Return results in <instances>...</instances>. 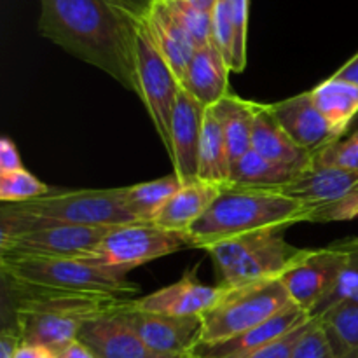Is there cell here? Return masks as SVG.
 Instances as JSON below:
<instances>
[{
    "instance_id": "cell-1",
    "label": "cell",
    "mask_w": 358,
    "mask_h": 358,
    "mask_svg": "<svg viewBox=\"0 0 358 358\" xmlns=\"http://www.w3.org/2000/svg\"><path fill=\"white\" fill-rule=\"evenodd\" d=\"M152 0H41L38 31L136 93V30Z\"/></svg>"
},
{
    "instance_id": "cell-2",
    "label": "cell",
    "mask_w": 358,
    "mask_h": 358,
    "mask_svg": "<svg viewBox=\"0 0 358 358\" xmlns=\"http://www.w3.org/2000/svg\"><path fill=\"white\" fill-rule=\"evenodd\" d=\"M317 206L289 198L275 189H252L224 185L219 198L205 215L189 229V247H206L243 234L273 231L311 222Z\"/></svg>"
},
{
    "instance_id": "cell-3",
    "label": "cell",
    "mask_w": 358,
    "mask_h": 358,
    "mask_svg": "<svg viewBox=\"0 0 358 358\" xmlns=\"http://www.w3.org/2000/svg\"><path fill=\"white\" fill-rule=\"evenodd\" d=\"M0 271L13 297L30 294H87L126 299L140 292L121 269L90 264L83 259L21 257L0 254Z\"/></svg>"
},
{
    "instance_id": "cell-4",
    "label": "cell",
    "mask_w": 358,
    "mask_h": 358,
    "mask_svg": "<svg viewBox=\"0 0 358 358\" xmlns=\"http://www.w3.org/2000/svg\"><path fill=\"white\" fill-rule=\"evenodd\" d=\"M126 187L49 192L27 203H3L0 236L44 226H124L136 222L124 203Z\"/></svg>"
},
{
    "instance_id": "cell-5",
    "label": "cell",
    "mask_w": 358,
    "mask_h": 358,
    "mask_svg": "<svg viewBox=\"0 0 358 358\" xmlns=\"http://www.w3.org/2000/svg\"><path fill=\"white\" fill-rule=\"evenodd\" d=\"M14 299V325L23 343L55 352L76 341L86 322L117 310L124 301L87 294H30Z\"/></svg>"
},
{
    "instance_id": "cell-6",
    "label": "cell",
    "mask_w": 358,
    "mask_h": 358,
    "mask_svg": "<svg viewBox=\"0 0 358 358\" xmlns=\"http://www.w3.org/2000/svg\"><path fill=\"white\" fill-rule=\"evenodd\" d=\"M306 250L290 245L282 229L243 234L205 248L215 264L222 289L280 278Z\"/></svg>"
},
{
    "instance_id": "cell-7",
    "label": "cell",
    "mask_w": 358,
    "mask_h": 358,
    "mask_svg": "<svg viewBox=\"0 0 358 358\" xmlns=\"http://www.w3.org/2000/svg\"><path fill=\"white\" fill-rule=\"evenodd\" d=\"M290 304L292 301L278 278L222 289L217 303L201 315L203 336L199 345H213L243 334Z\"/></svg>"
},
{
    "instance_id": "cell-8",
    "label": "cell",
    "mask_w": 358,
    "mask_h": 358,
    "mask_svg": "<svg viewBox=\"0 0 358 358\" xmlns=\"http://www.w3.org/2000/svg\"><path fill=\"white\" fill-rule=\"evenodd\" d=\"M185 247H189L187 234L156 224L133 222L114 227L96 248L80 259L101 268L129 271Z\"/></svg>"
},
{
    "instance_id": "cell-9",
    "label": "cell",
    "mask_w": 358,
    "mask_h": 358,
    "mask_svg": "<svg viewBox=\"0 0 358 358\" xmlns=\"http://www.w3.org/2000/svg\"><path fill=\"white\" fill-rule=\"evenodd\" d=\"M135 72H136V94L145 105L149 117L156 128L157 135L163 140L166 150H170V129L173 117L175 103L182 86L177 76L159 49L154 44L145 17L138 24L135 41Z\"/></svg>"
},
{
    "instance_id": "cell-10",
    "label": "cell",
    "mask_w": 358,
    "mask_h": 358,
    "mask_svg": "<svg viewBox=\"0 0 358 358\" xmlns=\"http://www.w3.org/2000/svg\"><path fill=\"white\" fill-rule=\"evenodd\" d=\"M117 226H44L0 236V254L21 257L80 259Z\"/></svg>"
},
{
    "instance_id": "cell-11",
    "label": "cell",
    "mask_w": 358,
    "mask_h": 358,
    "mask_svg": "<svg viewBox=\"0 0 358 358\" xmlns=\"http://www.w3.org/2000/svg\"><path fill=\"white\" fill-rule=\"evenodd\" d=\"M346 264V254L334 243L325 248H308L306 254L280 276L296 306L313 317L318 308L332 294Z\"/></svg>"
},
{
    "instance_id": "cell-12",
    "label": "cell",
    "mask_w": 358,
    "mask_h": 358,
    "mask_svg": "<svg viewBox=\"0 0 358 358\" xmlns=\"http://www.w3.org/2000/svg\"><path fill=\"white\" fill-rule=\"evenodd\" d=\"M121 315L133 331L152 352L170 357L192 355L201 343V317H168V315L147 313L131 306L126 299L121 306Z\"/></svg>"
},
{
    "instance_id": "cell-13",
    "label": "cell",
    "mask_w": 358,
    "mask_h": 358,
    "mask_svg": "<svg viewBox=\"0 0 358 358\" xmlns=\"http://www.w3.org/2000/svg\"><path fill=\"white\" fill-rule=\"evenodd\" d=\"M206 107L187 91L180 90L170 129V159L180 182L199 178V147Z\"/></svg>"
},
{
    "instance_id": "cell-14",
    "label": "cell",
    "mask_w": 358,
    "mask_h": 358,
    "mask_svg": "<svg viewBox=\"0 0 358 358\" xmlns=\"http://www.w3.org/2000/svg\"><path fill=\"white\" fill-rule=\"evenodd\" d=\"M126 301V299H124ZM122 301V303H124ZM121 303V306H122ZM121 306L110 313L100 315L86 322L80 329L79 339L86 345L96 358H187L170 357L152 352L140 336L133 331L131 325L121 315Z\"/></svg>"
},
{
    "instance_id": "cell-15",
    "label": "cell",
    "mask_w": 358,
    "mask_h": 358,
    "mask_svg": "<svg viewBox=\"0 0 358 358\" xmlns=\"http://www.w3.org/2000/svg\"><path fill=\"white\" fill-rule=\"evenodd\" d=\"M269 108L290 138L311 156H317L325 147L341 140L317 108L311 91L276 101Z\"/></svg>"
},
{
    "instance_id": "cell-16",
    "label": "cell",
    "mask_w": 358,
    "mask_h": 358,
    "mask_svg": "<svg viewBox=\"0 0 358 358\" xmlns=\"http://www.w3.org/2000/svg\"><path fill=\"white\" fill-rule=\"evenodd\" d=\"M220 292L222 289L219 285H205L194 276L185 275L178 282L142 296L140 299H131L129 303L133 308L147 313L168 317H201L217 303Z\"/></svg>"
},
{
    "instance_id": "cell-17",
    "label": "cell",
    "mask_w": 358,
    "mask_h": 358,
    "mask_svg": "<svg viewBox=\"0 0 358 358\" xmlns=\"http://www.w3.org/2000/svg\"><path fill=\"white\" fill-rule=\"evenodd\" d=\"M308 318H311L310 315L304 313L299 306L292 303L289 308L269 318L268 322L243 332V334H238L226 341L213 343V345H198L192 352V358H234L245 355V353H250L276 341L287 332L304 324Z\"/></svg>"
},
{
    "instance_id": "cell-18",
    "label": "cell",
    "mask_w": 358,
    "mask_h": 358,
    "mask_svg": "<svg viewBox=\"0 0 358 358\" xmlns=\"http://www.w3.org/2000/svg\"><path fill=\"white\" fill-rule=\"evenodd\" d=\"M358 184V171L311 163L299 171L290 184L278 189L289 198L311 206H324L338 201Z\"/></svg>"
},
{
    "instance_id": "cell-19",
    "label": "cell",
    "mask_w": 358,
    "mask_h": 358,
    "mask_svg": "<svg viewBox=\"0 0 358 358\" xmlns=\"http://www.w3.org/2000/svg\"><path fill=\"white\" fill-rule=\"evenodd\" d=\"M229 65L217 48L215 42L201 45L196 49L187 70L180 80L182 90L187 91L205 107H213L219 103L229 87Z\"/></svg>"
},
{
    "instance_id": "cell-20",
    "label": "cell",
    "mask_w": 358,
    "mask_h": 358,
    "mask_svg": "<svg viewBox=\"0 0 358 358\" xmlns=\"http://www.w3.org/2000/svg\"><path fill=\"white\" fill-rule=\"evenodd\" d=\"M222 187L224 185L201 180V178L182 182L178 191L168 199L154 224L163 229L187 234L189 229L205 215L206 210L219 198Z\"/></svg>"
},
{
    "instance_id": "cell-21",
    "label": "cell",
    "mask_w": 358,
    "mask_h": 358,
    "mask_svg": "<svg viewBox=\"0 0 358 358\" xmlns=\"http://www.w3.org/2000/svg\"><path fill=\"white\" fill-rule=\"evenodd\" d=\"M145 24L156 48L159 49L180 83L198 49L196 44L189 37L187 31L178 24V21L171 16L163 0H152L149 13L145 14Z\"/></svg>"
},
{
    "instance_id": "cell-22",
    "label": "cell",
    "mask_w": 358,
    "mask_h": 358,
    "mask_svg": "<svg viewBox=\"0 0 358 358\" xmlns=\"http://www.w3.org/2000/svg\"><path fill=\"white\" fill-rule=\"evenodd\" d=\"M252 150L262 157L285 166L304 170L313 163V156L308 150L301 149L289 136V133L280 126L269 105L261 103L257 108L252 131Z\"/></svg>"
},
{
    "instance_id": "cell-23",
    "label": "cell",
    "mask_w": 358,
    "mask_h": 358,
    "mask_svg": "<svg viewBox=\"0 0 358 358\" xmlns=\"http://www.w3.org/2000/svg\"><path fill=\"white\" fill-rule=\"evenodd\" d=\"M257 101L245 100L236 94H226L219 103L213 105L231 159V170L234 164L252 150V131H254L255 114L259 108Z\"/></svg>"
},
{
    "instance_id": "cell-24",
    "label": "cell",
    "mask_w": 358,
    "mask_h": 358,
    "mask_svg": "<svg viewBox=\"0 0 358 358\" xmlns=\"http://www.w3.org/2000/svg\"><path fill=\"white\" fill-rule=\"evenodd\" d=\"M311 96L336 135L343 138L358 114V86L348 80L329 77L311 90Z\"/></svg>"
},
{
    "instance_id": "cell-25",
    "label": "cell",
    "mask_w": 358,
    "mask_h": 358,
    "mask_svg": "<svg viewBox=\"0 0 358 358\" xmlns=\"http://www.w3.org/2000/svg\"><path fill=\"white\" fill-rule=\"evenodd\" d=\"M201 180L227 185L231 180V159L227 152L222 126L213 107H206L203 119L201 147H199V175Z\"/></svg>"
},
{
    "instance_id": "cell-26",
    "label": "cell",
    "mask_w": 358,
    "mask_h": 358,
    "mask_svg": "<svg viewBox=\"0 0 358 358\" xmlns=\"http://www.w3.org/2000/svg\"><path fill=\"white\" fill-rule=\"evenodd\" d=\"M301 170L285 164L275 163L255 150H248L231 170V180L227 185L252 189H282L299 175Z\"/></svg>"
},
{
    "instance_id": "cell-27",
    "label": "cell",
    "mask_w": 358,
    "mask_h": 358,
    "mask_svg": "<svg viewBox=\"0 0 358 358\" xmlns=\"http://www.w3.org/2000/svg\"><path fill=\"white\" fill-rule=\"evenodd\" d=\"M315 318L320 320L334 358H358V303L341 301Z\"/></svg>"
},
{
    "instance_id": "cell-28",
    "label": "cell",
    "mask_w": 358,
    "mask_h": 358,
    "mask_svg": "<svg viewBox=\"0 0 358 358\" xmlns=\"http://www.w3.org/2000/svg\"><path fill=\"white\" fill-rule=\"evenodd\" d=\"M180 185L182 182L175 173L156 178V180L129 185L124 192L126 210L136 222L154 224L163 206L178 191Z\"/></svg>"
},
{
    "instance_id": "cell-29",
    "label": "cell",
    "mask_w": 358,
    "mask_h": 358,
    "mask_svg": "<svg viewBox=\"0 0 358 358\" xmlns=\"http://www.w3.org/2000/svg\"><path fill=\"white\" fill-rule=\"evenodd\" d=\"M334 245L346 254L345 269H343L332 294L322 303V306L318 308L313 317L320 315L332 304L341 303V301L358 303V238H346V240L334 241Z\"/></svg>"
},
{
    "instance_id": "cell-30",
    "label": "cell",
    "mask_w": 358,
    "mask_h": 358,
    "mask_svg": "<svg viewBox=\"0 0 358 358\" xmlns=\"http://www.w3.org/2000/svg\"><path fill=\"white\" fill-rule=\"evenodd\" d=\"M171 16L178 21L182 28L187 31L196 48L208 44L213 41V16L205 10L196 9L185 0H163Z\"/></svg>"
},
{
    "instance_id": "cell-31",
    "label": "cell",
    "mask_w": 358,
    "mask_h": 358,
    "mask_svg": "<svg viewBox=\"0 0 358 358\" xmlns=\"http://www.w3.org/2000/svg\"><path fill=\"white\" fill-rule=\"evenodd\" d=\"M49 187L35 175L21 168L16 171H0V199L2 203H27L49 194Z\"/></svg>"
},
{
    "instance_id": "cell-32",
    "label": "cell",
    "mask_w": 358,
    "mask_h": 358,
    "mask_svg": "<svg viewBox=\"0 0 358 358\" xmlns=\"http://www.w3.org/2000/svg\"><path fill=\"white\" fill-rule=\"evenodd\" d=\"M313 161L318 164H325V166L358 171V131L343 136L341 140L325 147L317 156H313Z\"/></svg>"
},
{
    "instance_id": "cell-33",
    "label": "cell",
    "mask_w": 358,
    "mask_h": 358,
    "mask_svg": "<svg viewBox=\"0 0 358 358\" xmlns=\"http://www.w3.org/2000/svg\"><path fill=\"white\" fill-rule=\"evenodd\" d=\"M290 358H334L327 336H325L318 318L311 317L310 324L304 329Z\"/></svg>"
},
{
    "instance_id": "cell-34",
    "label": "cell",
    "mask_w": 358,
    "mask_h": 358,
    "mask_svg": "<svg viewBox=\"0 0 358 358\" xmlns=\"http://www.w3.org/2000/svg\"><path fill=\"white\" fill-rule=\"evenodd\" d=\"M358 217V184L350 189L343 198L331 205L318 206L315 210L311 222L313 224H327V222H345Z\"/></svg>"
},
{
    "instance_id": "cell-35",
    "label": "cell",
    "mask_w": 358,
    "mask_h": 358,
    "mask_svg": "<svg viewBox=\"0 0 358 358\" xmlns=\"http://www.w3.org/2000/svg\"><path fill=\"white\" fill-rule=\"evenodd\" d=\"M310 320L311 318H308L304 324H301L299 327H296L294 331L287 332L285 336L278 338L276 341L269 343V345L262 346V348L259 350H254V352L245 353V355L234 357V358H290L294 348H296L297 341H299V338L303 336L304 329H306L308 324H310Z\"/></svg>"
},
{
    "instance_id": "cell-36",
    "label": "cell",
    "mask_w": 358,
    "mask_h": 358,
    "mask_svg": "<svg viewBox=\"0 0 358 358\" xmlns=\"http://www.w3.org/2000/svg\"><path fill=\"white\" fill-rule=\"evenodd\" d=\"M229 9L231 20H233L234 30H236L238 41V56L243 65L247 66V37H248V0H226Z\"/></svg>"
},
{
    "instance_id": "cell-37",
    "label": "cell",
    "mask_w": 358,
    "mask_h": 358,
    "mask_svg": "<svg viewBox=\"0 0 358 358\" xmlns=\"http://www.w3.org/2000/svg\"><path fill=\"white\" fill-rule=\"evenodd\" d=\"M23 168L16 143L3 136L0 140V171H16Z\"/></svg>"
},
{
    "instance_id": "cell-38",
    "label": "cell",
    "mask_w": 358,
    "mask_h": 358,
    "mask_svg": "<svg viewBox=\"0 0 358 358\" xmlns=\"http://www.w3.org/2000/svg\"><path fill=\"white\" fill-rule=\"evenodd\" d=\"M21 345H23V339H21L16 325L13 324L10 327L6 325L0 332V358H14Z\"/></svg>"
},
{
    "instance_id": "cell-39",
    "label": "cell",
    "mask_w": 358,
    "mask_h": 358,
    "mask_svg": "<svg viewBox=\"0 0 358 358\" xmlns=\"http://www.w3.org/2000/svg\"><path fill=\"white\" fill-rule=\"evenodd\" d=\"M14 358H58V357H56L55 350L48 348V346L23 343Z\"/></svg>"
},
{
    "instance_id": "cell-40",
    "label": "cell",
    "mask_w": 358,
    "mask_h": 358,
    "mask_svg": "<svg viewBox=\"0 0 358 358\" xmlns=\"http://www.w3.org/2000/svg\"><path fill=\"white\" fill-rule=\"evenodd\" d=\"M56 357L58 358H96L94 357V353L91 352L86 345H83L79 339H76V341L69 343L66 346L59 348L58 352H56Z\"/></svg>"
},
{
    "instance_id": "cell-41",
    "label": "cell",
    "mask_w": 358,
    "mask_h": 358,
    "mask_svg": "<svg viewBox=\"0 0 358 358\" xmlns=\"http://www.w3.org/2000/svg\"><path fill=\"white\" fill-rule=\"evenodd\" d=\"M332 77H336V79L348 80V83L358 86V52L353 56L352 59H350V62H346L345 65H343L341 69H339Z\"/></svg>"
},
{
    "instance_id": "cell-42",
    "label": "cell",
    "mask_w": 358,
    "mask_h": 358,
    "mask_svg": "<svg viewBox=\"0 0 358 358\" xmlns=\"http://www.w3.org/2000/svg\"><path fill=\"white\" fill-rule=\"evenodd\" d=\"M185 2L191 3V6H194L196 9L205 10V13H208V14H213V10H215V6L219 0H185Z\"/></svg>"
},
{
    "instance_id": "cell-43",
    "label": "cell",
    "mask_w": 358,
    "mask_h": 358,
    "mask_svg": "<svg viewBox=\"0 0 358 358\" xmlns=\"http://www.w3.org/2000/svg\"><path fill=\"white\" fill-rule=\"evenodd\" d=\"M355 131H358V114H357V117L353 119V122H352V124H350L348 131H346V135H345V136L352 135V133H355Z\"/></svg>"
},
{
    "instance_id": "cell-44",
    "label": "cell",
    "mask_w": 358,
    "mask_h": 358,
    "mask_svg": "<svg viewBox=\"0 0 358 358\" xmlns=\"http://www.w3.org/2000/svg\"><path fill=\"white\" fill-rule=\"evenodd\" d=\"M187 358H192V355H191V357H187Z\"/></svg>"
}]
</instances>
